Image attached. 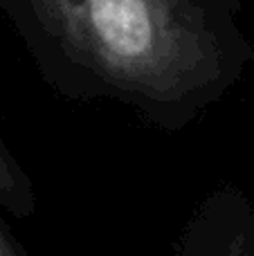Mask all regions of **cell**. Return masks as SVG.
<instances>
[{
	"label": "cell",
	"instance_id": "cell-3",
	"mask_svg": "<svg viewBox=\"0 0 254 256\" xmlns=\"http://www.w3.org/2000/svg\"><path fill=\"white\" fill-rule=\"evenodd\" d=\"M0 204L14 216L30 218L36 212V191L20 164L12 158L0 140Z\"/></svg>",
	"mask_w": 254,
	"mask_h": 256
},
{
	"label": "cell",
	"instance_id": "cell-4",
	"mask_svg": "<svg viewBox=\"0 0 254 256\" xmlns=\"http://www.w3.org/2000/svg\"><path fill=\"white\" fill-rule=\"evenodd\" d=\"M0 256H30L0 220Z\"/></svg>",
	"mask_w": 254,
	"mask_h": 256
},
{
	"label": "cell",
	"instance_id": "cell-2",
	"mask_svg": "<svg viewBox=\"0 0 254 256\" xmlns=\"http://www.w3.org/2000/svg\"><path fill=\"white\" fill-rule=\"evenodd\" d=\"M174 256H254V204L236 184H218L194 207Z\"/></svg>",
	"mask_w": 254,
	"mask_h": 256
},
{
	"label": "cell",
	"instance_id": "cell-1",
	"mask_svg": "<svg viewBox=\"0 0 254 256\" xmlns=\"http://www.w3.org/2000/svg\"><path fill=\"white\" fill-rule=\"evenodd\" d=\"M38 74L164 132L218 104L254 61L243 0H0Z\"/></svg>",
	"mask_w": 254,
	"mask_h": 256
}]
</instances>
